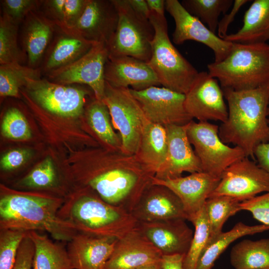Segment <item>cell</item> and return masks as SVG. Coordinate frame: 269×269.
<instances>
[{
    "mask_svg": "<svg viewBox=\"0 0 269 269\" xmlns=\"http://www.w3.org/2000/svg\"><path fill=\"white\" fill-rule=\"evenodd\" d=\"M162 256L135 227L117 240L104 269H138L161 261Z\"/></svg>",
    "mask_w": 269,
    "mask_h": 269,
    "instance_id": "cell-18",
    "label": "cell"
},
{
    "mask_svg": "<svg viewBox=\"0 0 269 269\" xmlns=\"http://www.w3.org/2000/svg\"><path fill=\"white\" fill-rule=\"evenodd\" d=\"M1 134L13 140H27L31 137L27 121L21 111L10 107L5 112L1 125Z\"/></svg>",
    "mask_w": 269,
    "mask_h": 269,
    "instance_id": "cell-39",
    "label": "cell"
},
{
    "mask_svg": "<svg viewBox=\"0 0 269 269\" xmlns=\"http://www.w3.org/2000/svg\"><path fill=\"white\" fill-rule=\"evenodd\" d=\"M118 239L77 232L66 248L72 269H104Z\"/></svg>",
    "mask_w": 269,
    "mask_h": 269,
    "instance_id": "cell-23",
    "label": "cell"
},
{
    "mask_svg": "<svg viewBox=\"0 0 269 269\" xmlns=\"http://www.w3.org/2000/svg\"><path fill=\"white\" fill-rule=\"evenodd\" d=\"M64 201L59 197L1 186L0 229L43 231L57 241L68 242L77 232L58 216Z\"/></svg>",
    "mask_w": 269,
    "mask_h": 269,
    "instance_id": "cell-2",
    "label": "cell"
},
{
    "mask_svg": "<svg viewBox=\"0 0 269 269\" xmlns=\"http://www.w3.org/2000/svg\"><path fill=\"white\" fill-rule=\"evenodd\" d=\"M186 110L198 122L224 123L228 115L222 89L218 80L207 72H199L185 94Z\"/></svg>",
    "mask_w": 269,
    "mask_h": 269,
    "instance_id": "cell-14",
    "label": "cell"
},
{
    "mask_svg": "<svg viewBox=\"0 0 269 269\" xmlns=\"http://www.w3.org/2000/svg\"><path fill=\"white\" fill-rule=\"evenodd\" d=\"M96 43L65 31L57 25L39 67L42 75L46 76L72 63L87 53Z\"/></svg>",
    "mask_w": 269,
    "mask_h": 269,
    "instance_id": "cell-25",
    "label": "cell"
},
{
    "mask_svg": "<svg viewBox=\"0 0 269 269\" xmlns=\"http://www.w3.org/2000/svg\"><path fill=\"white\" fill-rule=\"evenodd\" d=\"M233 0H183L181 3L192 15L216 34L221 13L226 14Z\"/></svg>",
    "mask_w": 269,
    "mask_h": 269,
    "instance_id": "cell-33",
    "label": "cell"
},
{
    "mask_svg": "<svg viewBox=\"0 0 269 269\" xmlns=\"http://www.w3.org/2000/svg\"><path fill=\"white\" fill-rule=\"evenodd\" d=\"M138 269H163L161 261L158 262L148 264L144 266L141 267Z\"/></svg>",
    "mask_w": 269,
    "mask_h": 269,
    "instance_id": "cell-51",
    "label": "cell"
},
{
    "mask_svg": "<svg viewBox=\"0 0 269 269\" xmlns=\"http://www.w3.org/2000/svg\"><path fill=\"white\" fill-rule=\"evenodd\" d=\"M195 227L189 249L184 257L183 269H196L197 262L210 238V229L204 206L192 223Z\"/></svg>",
    "mask_w": 269,
    "mask_h": 269,
    "instance_id": "cell-36",
    "label": "cell"
},
{
    "mask_svg": "<svg viewBox=\"0 0 269 269\" xmlns=\"http://www.w3.org/2000/svg\"><path fill=\"white\" fill-rule=\"evenodd\" d=\"M168 141L165 127L145 120L139 150L143 170L154 176L164 163L167 151Z\"/></svg>",
    "mask_w": 269,
    "mask_h": 269,
    "instance_id": "cell-27",
    "label": "cell"
},
{
    "mask_svg": "<svg viewBox=\"0 0 269 269\" xmlns=\"http://www.w3.org/2000/svg\"><path fill=\"white\" fill-rule=\"evenodd\" d=\"M250 0H235L232 6L231 10L229 13L224 14L223 18L219 21L217 31L218 36L224 39L228 34L227 30L229 25L235 19L237 12L243 5Z\"/></svg>",
    "mask_w": 269,
    "mask_h": 269,
    "instance_id": "cell-46",
    "label": "cell"
},
{
    "mask_svg": "<svg viewBox=\"0 0 269 269\" xmlns=\"http://www.w3.org/2000/svg\"><path fill=\"white\" fill-rule=\"evenodd\" d=\"M35 248L32 269H72L67 249L37 231L28 232Z\"/></svg>",
    "mask_w": 269,
    "mask_h": 269,
    "instance_id": "cell-29",
    "label": "cell"
},
{
    "mask_svg": "<svg viewBox=\"0 0 269 269\" xmlns=\"http://www.w3.org/2000/svg\"><path fill=\"white\" fill-rule=\"evenodd\" d=\"M128 1L136 15L142 19L149 20L150 11L146 0H128Z\"/></svg>",
    "mask_w": 269,
    "mask_h": 269,
    "instance_id": "cell-48",
    "label": "cell"
},
{
    "mask_svg": "<svg viewBox=\"0 0 269 269\" xmlns=\"http://www.w3.org/2000/svg\"><path fill=\"white\" fill-rule=\"evenodd\" d=\"M207 69L222 89L240 91L263 86L269 83V44L233 42L227 57L208 64Z\"/></svg>",
    "mask_w": 269,
    "mask_h": 269,
    "instance_id": "cell-4",
    "label": "cell"
},
{
    "mask_svg": "<svg viewBox=\"0 0 269 269\" xmlns=\"http://www.w3.org/2000/svg\"><path fill=\"white\" fill-rule=\"evenodd\" d=\"M254 154L258 164L269 173V141L258 144L255 148Z\"/></svg>",
    "mask_w": 269,
    "mask_h": 269,
    "instance_id": "cell-47",
    "label": "cell"
},
{
    "mask_svg": "<svg viewBox=\"0 0 269 269\" xmlns=\"http://www.w3.org/2000/svg\"><path fill=\"white\" fill-rule=\"evenodd\" d=\"M131 214L140 222L178 218L187 220L179 198L167 187L152 184L145 189Z\"/></svg>",
    "mask_w": 269,
    "mask_h": 269,
    "instance_id": "cell-20",
    "label": "cell"
},
{
    "mask_svg": "<svg viewBox=\"0 0 269 269\" xmlns=\"http://www.w3.org/2000/svg\"><path fill=\"white\" fill-rule=\"evenodd\" d=\"M66 0H43L39 10L55 23H62L64 19Z\"/></svg>",
    "mask_w": 269,
    "mask_h": 269,
    "instance_id": "cell-45",
    "label": "cell"
},
{
    "mask_svg": "<svg viewBox=\"0 0 269 269\" xmlns=\"http://www.w3.org/2000/svg\"><path fill=\"white\" fill-rule=\"evenodd\" d=\"M230 263L235 269L269 268V238L257 241L244 240L230 253Z\"/></svg>",
    "mask_w": 269,
    "mask_h": 269,
    "instance_id": "cell-30",
    "label": "cell"
},
{
    "mask_svg": "<svg viewBox=\"0 0 269 269\" xmlns=\"http://www.w3.org/2000/svg\"><path fill=\"white\" fill-rule=\"evenodd\" d=\"M149 20L154 33L151 42V56L147 63L161 85L185 94L199 72L170 41L165 15L150 12Z\"/></svg>",
    "mask_w": 269,
    "mask_h": 269,
    "instance_id": "cell-5",
    "label": "cell"
},
{
    "mask_svg": "<svg viewBox=\"0 0 269 269\" xmlns=\"http://www.w3.org/2000/svg\"><path fill=\"white\" fill-rule=\"evenodd\" d=\"M58 183V178L51 157H47L36 166L18 182V185L29 189H49Z\"/></svg>",
    "mask_w": 269,
    "mask_h": 269,
    "instance_id": "cell-37",
    "label": "cell"
},
{
    "mask_svg": "<svg viewBox=\"0 0 269 269\" xmlns=\"http://www.w3.org/2000/svg\"><path fill=\"white\" fill-rule=\"evenodd\" d=\"M43 0H0L2 13L19 25L31 11L39 10Z\"/></svg>",
    "mask_w": 269,
    "mask_h": 269,
    "instance_id": "cell-40",
    "label": "cell"
},
{
    "mask_svg": "<svg viewBox=\"0 0 269 269\" xmlns=\"http://www.w3.org/2000/svg\"><path fill=\"white\" fill-rule=\"evenodd\" d=\"M58 216L77 232L97 237L120 239L137 224L131 213L107 202L88 187L64 199Z\"/></svg>",
    "mask_w": 269,
    "mask_h": 269,
    "instance_id": "cell-3",
    "label": "cell"
},
{
    "mask_svg": "<svg viewBox=\"0 0 269 269\" xmlns=\"http://www.w3.org/2000/svg\"><path fill=\"white\" fill-rule=\"evenodd\" d=\"M240 208L250 212L262 224L269 226V192L240 202Z\"/></svg>",
    "mask_w": 269,
    "mask_h": 269,
    "instance_id": "cell-41",
    "label": "cell"
},
{
    "mask_svg": "<svg viewBox=\"0 0 269 269\" xmlns=\"http://www.w3.org/2000/svg\"><path fill=\"white\" fill-rule=\"evenodd\" d=\"M228 115L219 129L226 144L239 147L246 156L255 160L259 144L269 141V83L252 89H222Z\"/></svg>",
    "mask_w": 269,
    "mask_h": 269,
    "instance_id": "cell-1",
    "label": "cell"
},
{
    "mask_svg": "<svg viewBox=\"0 0 269 269\" xmlns=\"http://www.w3.org/2000/svg\"><path fill=\"white\" fill-rule=\"evenodd\" d=\"M57 28V24L39 10L27 15L23 21L21 39L28 66L39 68Z\"/></svg>",
    "mask_w": 269,
    "mask_h": 269,
    "instance_id": "cell-24",
    "label": "cell"
},
{
    "mask_svg": "<svg viewBox=\"0 0 269 269\" xmlns=\"http://www.w3.org/2000/svg\"><path fill=\"white\" fill-rule=\"evenodd\" d=\"M23 88L20 93L36 106L54 115L67 118H77L83 113L89 94L83 88L53 83L46 78L28 79Z\"/></svg>",
    "mask_w": 269,
    "mask_h": 269,
    "instance_id": "cell-9",
    "label": "cell"
},
{
    "mask_svg": "<svg viewBox=\"0 0 269 269\" xmlns=\"http://www.w3.org/2000/svg\"><path fill=\"white\" fill-rule=\"evenodd\" d=\"M28 232L0 229V269H12L20 245Z\"/></svg>",
    "mask_w": 269,
    "mask_h": 269,
    "instance_id": "cell-38",
    "label": "cell"
},
{
    "mask_svg": "<svg viewBox=\"0 0 269 269\" xmlns=\"http://www.w3.org/2000/svg\"><path fill=\"white\" fill-rule=\"evenodd\" d=\"M165 7L175 24L172 41L177 45L187 40L201 43L210 48L214 55V62L224 59L230 53L233 42L220 38L210 31L199 19L190 14L177 0H166Z\"/></svg>",
    "mask_w": 269,
    "mask_h": 269,
    "instance_id": "cell-15",
    "label": "cell"
},
{
    "mask_svg": "<svg viewBox=\"0 0 269 269\" xmlns=\"http://www.w3.org/2000/svg\"><path fill=\"white\" fill-rule=\"evenodd\" d=\"M165 128L168 141L167 154L153 176L162 179L175 178L185 172L202 171L200 160L188 139L186 125H168Z\"/></svg>",
    "mask_w": 269,
    "mask_h": 269,
    "instance_id": "cell-19",
    "label": "cell"
},
{
    "mask_svg": "<svg viewBox=\"0 0 269 269\" xmlns=\"http://www.w3.org/2000/svg\"></svg>",
    "mask_w": 269,
    "mask_h": 269,
    "instance_id": "cell-53",
    "label": "cell"
},
{
    "mask_svg": "<svg viewBox=\"0 0 269 269\" xmlns=\"http://www.w3.org/2000/svg\"><path fill=\"white\" fill-rule=\"evenodd\" d=\"M267 192H269V173L246 156L224 171L209 197L227 196L241 202Z\"/></svg>",
    "mask_w": 269,
    "mask_h": 269,
    "instance_id": "cell-13",
    "label": "cell"
},
{
    "mask_svg": "<svg viewBox=\"0 0 269 269\" xmlns=\"http://www.w3.org/2000/svg\"><path fill=\"white\" fill-rule=\"evenodd\" d=\"M19 25L1 14L0 17V64H21L26 57L18 45Z\"/></svg>",
    "mask_w": 269,
    "mask_h": 269,
    "instance_id": "cell-35",
    "label": "cell"
},
{
    "mask_svg": "<svg viewBox=\"0 0 269 269\" xmlns=\"http://www.w3.org/2000/svg\"><path fill=\"white\" fill-rule=\"evenodd\" d=\"M34 251V243L28 233L20 245L12 269H32Z\"/></svg>",
    "mask_w": 269,
    "mask_h": 269,
    "instance_id": "cell-43",
    "label": "cell"
},
{
    "mask_svg": "<svg viewBox=\"0 0 269 269\" xmlns=\"http://www.w3.org/2000/svg\"><path fill=\"white\" fill-rule=\"evenodd\" d=\"M42 74L39 68H34L14 62L0 65V96L20 97V90L28 79H38Z\"/></svg>",
    "mask_w": 269,
    "mask_h": 269,
    "instance_id": "cell-31",
    "label": "cell"
},
{
    "mask_svg": "<svg viewBox=\"0 0 269 269\" xmlns=\"http://www.w3.org/2000/svg\"><path fill=\"white\" fill-rule=\"evenodd\" d=\"M31 155V151L27 149L17 148L9 150L0 158V168L5 171L13 170L25 163Z\"/></svg>",
    "mask_w": 269,
    "mask_h": 269,
    "instance_id": "cell-42",
    "label": "cell"
},
{
    "mask_svg": "<svg viewBox=\"0 0 269 269\" xmlns=\"http://www.w3.org/2000/svg\"><path fill=\"white\" fill-rule=\"evenodd\" d=\"M117 9L112 0H88L78 20L63 30L94 43L106 45L117 28Z\"/></svg>",
    "mask_w": 269,
    "mask_h": 269,
    "instance_id": "cell-16",
    "label": "cell"
},
{
    "mask_svg": "<svg viewBox=\"0 0 269 269\" xmlns=\"http://www.w3.org/2000/svg\"><path fill=\"white\" fill-rule=\"evenodd\" d=\"M144 171L117 167L80 177V180L107 202L130 213L145 189L151 184Z\"/></svg>",
    "mask_w": 269,
    "mask_h": 269,
    "instance_id": "cell-6",
    "label": "cell"
},
{
    "mask_svg": "<svg viewBox=\"0 0 269 269\" xmlns=\"http://www.w3.org/2000/svg\"><path fill=\"white\" fill-rule=\"evenodd\" d=\"M88 123L97 135L107 144L121 149L122 142L111 124V115L103 101L95 99L86 109Z\"/></svg>",
    "mask_w": 269,
    "mask_h": 269,
    "instance_id": "cell-34",
    "label": "cell"
},
{
    "mask_svg": "<svg viewBox=\"0 0 269 269\" xmlns=\"http://www.w3.org/2000/svg\"><path fill=\"white\" fill-rule=\"evenodd\" d=\"M118 11L117 28L107 45L109 58L130 56L147 62L154 29L149 20L139 17L128 0H112Z\"/></svg>",
    "mask_w": 269,
    "mask_h": 269,
    "instance_id": "cell-7",
    "label": "cell"
},
{
    "mask_svg": "<svg viewBox=\"0 0 269 269\" xmlns=\"http://www.w3.org/2000/svg\"><path fill=\"white\" fill-rule=\"evenodd\" d=\"M240 203L238 200L227 196H214L207 199L204 209L210 229L209 239L221 233L228 219L241 211Z\"/></svg>",
    "mask_w": 269,
    "mask_h": 269,
    "instance_id": "cell-32",
    "label": "cell"
},
{
    "mask_svg": "<svg viewBox=\"0 0 269 269\" xmlns=\"http://www.w3.org/2000/svg\"><path fill=\"white\" fill-rule=\"evenodd\" d=\"M105 79L116 88L141 90L160 85L155 73L146 62L130 57L109 58L105 67Z\"/></svg>",
    "mask_w": 269,
    "mask_h": 269,
    "instance_id": "cell-22",
    "label": "cell"
},
{
    "mask_svg": "<svg viewBox=\"0 0 269 269\" xmlns=\"http://www.w3.org/2000/svg\"><path fill=\"white\" fill-rule=\"evenodd\" d=\"M150 12L160 16H164V0H146Z\"/></svg>",
    "mask_w": 269,
    "mask_h": 269,
    "instance_id": "cell-50",
    "label": "cell"
},
{
    "mask_svg": "<svg viewBox=\"0 0 269 269\" xmlns=\"http://www.w3.org/2000/svg\"><path fill=\"white\" fill-rule=\"evenodd\" d=\"M186 128L203 172L220 179L229 166L246 156L239 147H231L221 140L218 125L192 120L186 125Z\"/></svg>",
    "mask_w": 269,
    "mask_h": 269,
    "instance_id": "cell-8",
    "label": "cell"
},
{
    "mask_svg": "<svg viewBox=\"0 0 269 269\" xmlns=\"http://www.w3.org/2000/svg\"><path fill=\"white\" fill-rule=\"evenodd\" d=\"M151 184L164 186L180 199L187 220L192 223L203 208L207 199L218 186L220 179L204 172L184 177L158 179L151 176Z\"/></svg>",
    "mask_w": 269,
    "mask_h": 269,
    "instance_id": "cell-17",
    "label": "cell"
},
{
    "mask_svg": "<svg viewBox=\"0 0 269 269\" xmlns=\"http://www.w3.org/2000/svg\"><path fill=\"white\" fill-rule=\"evenodd\" d=\"M88 0H66L64 19L62 23H56L58 26L69 27L79 18L86 6Z\"/></svg>",
    "mask_w": 269,
    "mask_h": 269,
    "instance_id": "cell-44",
    "label": "cell"
},
{
    "mask_svg": "<svg viewBox=\"0 0 269 269\" xmlns=\"http://www.w3.org/2000/svg\"><path fill=\"white\" fill-rule=\"evenodd\" d=\"M130 90L150 122L164 127L183 126L193 120L185 107V94L158 86L141 90L130 88Z\"/></svg>",
    "mask_w": 269,
    "mask_h": 269,
    "instance_id": "cell-12",
    "label": "cell"
},
{
    "mask_svg": "<svg viewBox=\"0 0 269 269\" xmlns=\"http://www.w3.org/2000/svg\"><path fill=\"white\" fill-rule=\"evenodd\" d=\"M184 255H163L161 264L163 269H183Z\"/></svg>",
    "mask_w": 269,
    "mask_h": 269,
    "instance_id": "cell-49",
    "label": "cell"
},
{
    "mask_svg": "<svg viewBox=\"0 0 269 269\" xmlns=\"http://www.w3.org/2000/svg\"><path fill=\"white\" fill-rule=\"evenodd\" d=\"M108 57L107 45L97 43L82 57L52 71L45 78L59 84L86 85L92 90L95 99L103 101L106 85L105 67Z\"/></svg>",
    "mask_w": 269,
    "mask_h": 269,
    "instance_id": "cell-11",
    "label": "cell"
},
{
    "mask_svg": "<svg viewBox=\"0 0 269 269\" xmlns=\"http://www.w3.org/2000/svg\"><path fill=\"white\" fill-rule=\"evenodd\" d=\"M103 101L109 109L114 127L120 132L122 152L137 154L146 118L130 88L114 87L106 82Z\"/></svg>",
    "mask_w": 269,
    "mask_h": 269,
    "instance_id": "cell-10",
    "label": "cell"
},
{
    "mask_svg": "<svg viewBox=\"0 0 269 269\" xmlns=\"http://www.w3.org/2000/svg\"><path fill=\"white\" fill-rule=\"evenodd\" d=\"M185 220L178 218L150 222H137L136 228L163 256H185L194 234Z\"/></svg>",
    "mask_w": 269,
    "mask_h": 269,
    "instance_id": "cell-21",
    "label": "cell"
},
{
    "mask_svg": "<svg viewBox=\"0 0 269 269\" xmlns=\"http://www.w3.org/2000/svg\"><path fill=\"white\" fill-rule=\"evenodd\" d=\"M269 230V226L263 224L249 226L237 223L230 230L222 232L209 240L196 265V269H212L215 261L226 249L238 239Z\"/></svg>",
    "mask_w": 269,
    "mask_h": 269,
    "instance_id": "cell-28",
    "label": "cell"
},
{
    "mask_svg": "<svg viewBox=\"0 0 269 269\" xmlns=\"http://www.w3.org/2000/svg\"><path fill=\"white\" fill-rule=\"evenodd\" d=\"M269 269V268H265V269Z\"/></svg>",
    "mask_w": 269,
    "mask_h": 269,
    "instance_id": "cell-52",
    "label": "cell"
},
{
    "mask_svg": "<svg viewBox=\"0 0 269 269\" xmlns=\"http://www.w3.org/2000/svg\"><path fill=\"white\" fill-rule=\"evenodd\" d=\"M225 40L242 44L266 43L269 40V0H255L246 10L243 25Z\"/></svg>",
    "mask_w": 269,
    "mask_h": 269,
    "instance_id": "cell-26",
    "label": "cell"
}]
</instances>
